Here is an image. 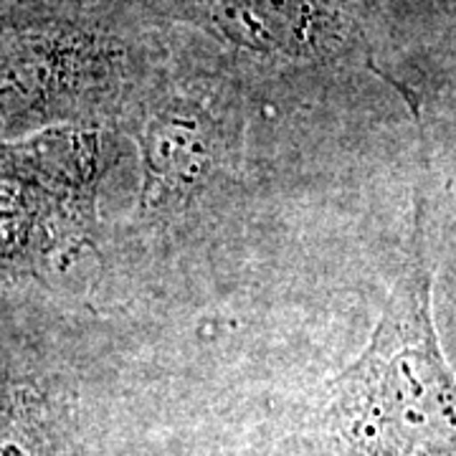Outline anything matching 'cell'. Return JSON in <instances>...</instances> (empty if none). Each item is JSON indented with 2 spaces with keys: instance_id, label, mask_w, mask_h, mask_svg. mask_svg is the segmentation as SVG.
Listing matches in <instances>:
<instances>
[{
  "instance_id": "3957f363",
  "label": "cell",
  "mask_w": 456,
  "mask_h": 456,
  "mask_svg": "<svg viewBox=\"0 0 456 456\" xmlns=\"http://www.w3.org/2000/svg\"><path fill=\"white\" fill-rule=\"evenodd\" d=\"M196 16L211 36L246 53L373 66L358 23L335 0H200Z\"/></svg>"
},
{
  "instance_id": "7a4b0ae2",
  "label": "cell",
  "mask_w": 456,
  "mask_h": 456,
  "mask_svg": "<svg viewBox=\"0 0 456 456\" xmlns=\"http://www.w3.org/2000/svg\"><path fill=\"white\" fill-rule=\"evenodd\" d=\"M140 150L137 218L178 228L208 200L226 196L244 150V114L228 84L180 82L155 89L130 117Z\"/></svg>"
},
{
  "instance_id": "52a82bcc",
  "label": "cell",
  "mask_w": 456,
  "mask_h": 456,
  "mask_svg": "<svg viewBox=\"0 0 456 456\" xmlns=\"http://www.w3.org/2000/svg\"><path fill=\"white\" fill-rule=\"evenodd\" d=\"M0 456H79L66 406L38 383L0 378Z\"/></svg>"
},
{
  "instance_id": "277c9868",
  "label": "cell",
  "mask_w": 456,
  "mask_h": 456,
  "mask_svg": "<svg viewBox=\"0 0 456 456\" xmlns=\"http://www.w3.org/2000/svg\"><path fill=\"white\" fill-rule=\"evenodd\" d=\"M102 137L97 130L64 125L28 140H0V175L46 191L79 211L92 213L102 170Z\"/></svg>"
},
{
  "instance_id": "6da1fadb",
  "label": "cell",
  "mask_w": 456,
  "mask_h": 456,
  "mask_svg": "<svg viewBox=\"0 0 456 456\" xmlns=\"http://www.w3.org/2000/svg\"><path fill=\"white\" fill-rule=\"evenodd\" d=\"M434 269L416 196L403 261L368 347L330 383V421L362 456H456V373L431 312Z\"/></svg>"
},
{
  "instance_id": "5b68a950",
  "label": "cell",
  "mask_w": 456,
  "mask_h": 456,
  "mask_svg": "<svg viewBox=\"0 0 456 456\" xmlns=\"http://www.w3.org/2000/svg\"><path fill=\"white\" fill-rule=\"evenodd\" d=\"M92 213L0 175V274H31L59 241L84 236Z\"/></svg>"
},
{
  "instance_id": "8992f818",
  "label": "cell",
  "mask_w": 456,
  "mask_h": 456,
  "mask_svg": "<svg viewBox=\"0 0 456 456\" xmlns=\"http://www.w3.org/2000/svg\"><path fill=\"white\" fill-rule=\"evenodd\" d=\"M84 59V46L46 36L0 46V130L49 114Z\"/></svg>"
}]
</instances>
